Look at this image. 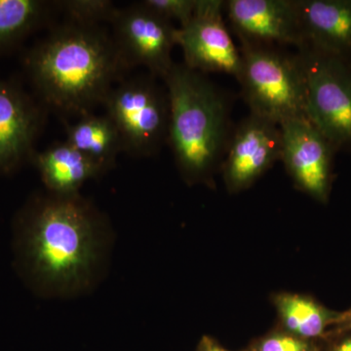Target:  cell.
Segmentation results:
<instances>
[{
  "label": "cell",
  "instance_id": "1",
  "mask_svg": "<svg viewBox=\"0 0 351 351\" xmlns=\"http://www.w3.org/2000/svg\"><path fill=\"white\" fill-rule=\"evenodd\" d=\"M23 276L39 295L73 298L100 280L112 230L107 217L80 193L32 196L16 217Z\"/></svg>",
  "mask_w": 351,
  "mask_h": 351
},
{
  "label": "cell",
  "instance_id": "2",
  "mask_svg": "<svg viewBox=\"0 0 351 351\" xmlns=\"http://www.w3.org/2000/svg\"><path fill=\"white\" fill-rule=\"evenodd\" d=\"M23 68L46 110L77 117L103 106L127 69L112 34L101 25L69 20L25 53Z\"/></svg>",
  "mask_w": 351,
  "mask_h": 351
},
{
  "label": "cell",
  "instance_id": "3",
  "mask_svg": "<svg viewBox=\"0 0 351 351\" xmlns=\"http://www.w3.org/2000/svg\"><path fill=\"white\" fill-rule=\"evenodd\" d=\"M170 101L167 144L188 184H210L232 138L230 104L204 75L174 64L164 78Z\"/></svg>",
  "mask_w": 351,
  "mask_h": 351
},
{
  "label": "cell",
  "instance_id": "4",
  "mask_svg": "<svg viewBox=\"0 0 351 351\" xmlns=\"http://www.w3.org/2000/svg\"><path fill=\"white\" fill-rule=\"evenodd\" d=\"M237 82L252 114L280 124L306 119V75L298 53L276 45L241 44Z\"/></svg>",
  "mask_w": 351,
  "mask_h": 351
},
{
  "label": "cell",
  "instance_id": "5",
  "mask_svg": "<svg viewBox=\"0 0 351 351\" xmlns=\"http://www.w3.org/2000/svg\"><path fill=\"white\" fill-rule=\"evenodd\" d=\"M103 106L119 132L123 152L151 157L167 144L169 95L154 76H136L120 82L110 90Z\"/></svg>",
  "mask_w": 351,
  "mask_h": 351
},
{
  "label": "cell",
  "instance_id": "6",
  "mask_svg": "<svg viewBox=\"0 0 351 351\" xmlns=\"http://www.w3.org/2000/svg\"><path fill=\"white\" fill-rule=\"evenodd\" d=\"M297 53L306 75L309 121L337 152H351V64L307 45Z\"/></svg>",
  "mask_w": 351,
  "mask_h": 351
},
{
  "label": "cell",
  "instance_id": "7",
  "mask_svg": "<svg viewBox=\"0 0 351 351\" xmlns=\"http://www.w3.org/2000/svg\"><path fill=\"white\" fill-rule=\"evenodd\" d=\"M110 25L113 43L125 68L144 66L149 75L164 80L175 64L172 50L177 27L172 22L140 1L119 8Z\"/></svg>",
  "mask_w": 351,
  "mask_h": 351
},
{
  "label": "cell",
  "instance_id": "8",
  "mask_svg": "<svg viewBox=\"0 0 351 351\" xmlns=\"http://www.w3.org/2000/svg\"><path fill=\"white\" fill-rule=\"evenodd\" d=\"M225 1L197 0L188 24L176 29V45L184 53V64L201 73H219L239 77L241 53L226 27Z\"/></svg>",
  "mask_w": 351,
  "mask_h": 351
},
{
  "label": "cell",
  "instance_id": "9",
  "mask_svg": "<svg viewBox=\"0 0 351 351\" xmlns=\"http://www.w3.org/2000/svg\"><path fill=\"white\" fill-rule=\"evenodd\" d=\"M47 112L18 80L0 77V176L31 162Z\"/></svg>",
  "mask_w": 351,
  "mask_h": 351
},
{
  "label": "cell",
  "instance_id": "10",
  "mask_svg": "<svg viewBox=\"0 0 351 351\" xmlns=\"http://www.w3.org/2000/svg\"><path fill=\"white\" fill-rule=\"evenodd\" d=\"M279 126L282 136L280 160L288 174L298 189L326 202L336 149L309 120H289Z\"/></svg>",
  "mask_w": 351,
  "mask_h": 351
},
{
  "label": "cell",
  "instance_id": "11",
  "mask_svg": "<svg viewBox=\"0 0 351 351\" xmlns=\"http://www.w3.org/2000/svg\"><path fill=\"white\" fill-rule=\"evenodd\" d=\"M282 136L278 124L250 114L235 127L221 169L232 193L244 191L281 159Z\"/></svg>",
  "mask_w": 351,
  "mask_h": 351
},
{
  "label": "cell",
  "instance_id": "12",
  "mask_svg": "<svg viewBox=\"0 0 351 351\" xmlns=\"http://www.w3.org/2000/svg\"><path fill=\"white\" fill-rule=\"evenodd\" d=\"M225 12L240 44L299 49L304 43L297 0H228Z\"/></svg>",
  "mask_w": 351,
  "mask_h": 351
},
{
  "label": "cell",
  "instance_id": "13",
  "mask_svg": "<svg viewBox=\"0 0 351 351\" xmlns=\"http://www.w3.org/2000/svg\"><path fill=\"white\" fill-rule=\"evenodd\" d=\"M297 7L302 45L351 64V0H297Z\"/></svg>",
  "mask_w": 351,
  "mask_h": 351
},
{
  "label": "cell",
  "instance_id": "14",
  "mask_svg": "<svg viewBox=\"0 0 351 351\" xmlns=\"http://www.w3.org/2000/svg\"><path fill=\"white\" fill-rule=\"evenodd\" d=\"M31 162L46 191L58 195H77L85 182L106 174L98 164L66 140L34 152Z\"/></svg>",
  "mask_w": 351,
  "mask_h": 351
},
{
  "label": "cell",
  "instance_id": "15",
  "mask_svg": "<svg viewBox=\"0 0 351 351\" xmlns=\"http://www.w3.org/2000/svg\"><path fill=\"white\" fill-rule=\"evenodd\" d=\"M66 142L91 158L107 173L114 167L117 156L123 152L121 138L112 120L93 112L78 117L66 125Z\"/></svg>",
  "mask_w": 351,
  "mask_h": 351
},
{
  "label": "cell",
  "instance_id": "16",
  "mask_svg": "<svg viewBox=\"0 0 351 351\" xmlns=\"http://www.w3.org/2000/svg\"><path fill=\"white\" fill-rule=\"evenodd\" d=\"M58 12L57 1L0 0V57L49 24Z\"/></svg>",
  "mask_w": 351,
  "mask_h": 351
},
{
  "label": "cell",
  "instance_id": "17",
  "mask_svg": "<svg viewBox=\"0 0 351 351\" xmlns=\"http://www.w3.org/2000/svg\"><path fill=\"white\" fill-rule=\"evenodd\" d=\"M281 322L289 334L306 339L324 334L329 325L336 322L334 315L311 298L298 294H281L276 298Z\"/></svg>",
  "mask_w": 351,
  "mask_h": 351
},
{
  "label": "cell",
  "instance_id": "18",
  "mask_svg": "<svg viewBox=\"0 0 351 351\" xmlns=\"http://www.w3.org/2000/svg\"><path fill=\"white\" fill-rule=\"evenodd\" d=\"M57 6L66 20L86 25L110 24L119 9L108 0H63L57 1Z\"/></svg>",
  "mask_w": 351,
  "mask_h": 351
},
{
  "label": "cell",
  "instance_id": "19",
  "mask_svg": "<svg viewBox=\"0 0 351 351\" xmlns=\"http://www.w3.org/2000/svg\"><path fill=\"white\" fill-rule=\"evenodd\" d=\"M142 3L167 20H177L184 27L195 15L197 0H144Z\"/></svg>",
  "mask_w": 351,
  "mask_h": 351
},
{
  "label": "cell",
  "instance_id": "20",
  "mask_svg": "<svg viewBox=\"0 0 351 351\" xmlns=\"http://www.w3.org/2000/svg\"><path fill=\"white\" fill-rule=\"evenodd\" d=\"M258 351H311L304 339L291 334H276L267 337L258 343Z\"/></svg>",
  "mask_w": 351,
  "mask_h": 351
},
{
  "label": "cell",
  "instance_id": "21",
  "mask_svg": "<svg viewBox=\"0 0 351 351\" xmlns=\"http://www.w3.org/2000/svg\"><path fill=\"white\" fill-rule=\"evenodd\" d=\"M198 351H228L223 350V348L218 346V343L216 341H213L211 338H208V337H203V339H201L199 348H198Z\"/></svg>",
  "mask_w": 351,
  "mask_h": 351
},
{
  "label": "cell",
  "instance_id": "22",
  "mask_svg": "<svg viewBox=\"0 0 351 351\" xmlns=\"http://www.w3.org/2000/svg\"><path fill=\"white\" fill-rule=\"evenodd\" d=\"M335 323L343 330H351V309L348 313L339 315Z\"/></svg>",
  "mask_w": 351,
  "mask_h": 351
},
{
  "label": "cell",
  "instance_id": "23",
  "mask_svg": "<svg viewBox=\"0 0 351 351\" xmlns=\"http://www.w3.org/2000/svg\"><path fill=\"white\" fill-rule=\"evenodd\" d=\"M334 351H351V337L341 341Z\"/></svg>",
  "mask_w": 351,
  "mask_h": 351
}]
</instances>
